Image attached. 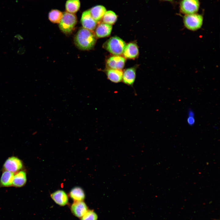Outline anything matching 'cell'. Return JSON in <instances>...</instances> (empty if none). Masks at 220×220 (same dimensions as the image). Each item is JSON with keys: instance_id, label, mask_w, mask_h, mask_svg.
<instances>
[{"instance_id": "1", "label": "cell", "mask_w": 220, "mask_h": 220, "mask_svg": "<svg viewBox=\"0 0 220 220\" xmlns=\"http://www.w3.org/2000/svg\"><path fill=\"white\" fill-rule=\"evenodd\" d=\"M74 42L79 49L88 50L94 46L96 42V37L92 31L82 28L76 34Z\"/></svg>"}, {"instance_id": "2", "label": "cell", "mask_w": 220, "mask_h": 220, "mask_svg": "<svg viewBox=\"0 0 220 220\" xmlns=\"http://www.w3.org/2000/svg\"><path fill=\"white\" fill-rule=\"evenodd\" d=\"M126 45L125 42L120 38L114 36L108 40L103 46L111 53L119 56L123 53Z\"/></svg>"}, {"instance_id": "3", "label": "cell", "mask_w": 220, "mask_h": 220, "mask_svg": "<svg viewBox=\"0 0 220 220\" xmlns=\"http://www.w3.org/2000/svg\"><path fill=\"white\" fill-rule=\"evenodd\" d=\"M77 22V17L74 14L64 12L59 23V27L64 33L70 34L73 31Z\"/></svg>"}, {"instance_id": "4", "label": "cell", "mask_w": 220, "mask_h": 220, "mask_svg": "<svg viewBox=\"0 0 220 220\" xmlns=\"http://www.w3.org/2000/svg\"><path fill=\"white\" fill-rule=\"evenodd\" d=\"M203 21L202 15L197 13L185 15L183 16L184 26L187 29L192 31H196L202 27Z\"/></svg>"}, {"instance_id": "5", "label": "cell", "mask_w": 220, "mask_h": 220, "mask_svg": "<svg viewBox=\"0 0 220 220\" xmlns=\"http://www.w3.org/2000/svg\"><path fill=\"white\" fill-rule=\"evenodd\" d=\"M200 6L199 0H182L179 3L180 11L185 15L197 13Z\"/></svg>"}, {"instance_id": "6", "label": "cell", "mask_w": 220, "mask_h": 220, "mask_svg": "<svg viewBox=\"0 0 220 220\" xmlns=\"http://www.w3.org/2000/svg\"><path fill=\"white\" fill-rule=\"evenodd\" d=\"M23 167L21 160L15 156H11L7 159L3 165L5 170L13 173L20 170Z\"/></svg>"}, {"instance_id": "7", "label": "cell", "mask_w": 220, "mask_h": 220, "mask_svg": "<svg viewBox=\"0 0 220 220\" xmlns=\"http://www.w3.org/2000/svg\"><path fill=\"white\" fill-rule=\"evenodd\" d=\"M88 210L86 204L83 201H74L71 207V210L73 215L80 218Z\"/></svg>"}, {"instance_id": "8", "label": "cell", "mask_w": 220, "mask_h": 220, "mask_svg": "<svg viewBox=\"0 0 220 220\" xmlns=\"http://www.w3.org/2000/svg\"><path fill=\"white\" fill-rule=\"evenodd\" d=\"M81 20L83 28L92 31L97 26V22L91 16L89 10H86L82 13Z\"/></svg>"}, {"instance_id": "9", "label": "cell", "mask_w": 220, "mask_h": 220, "mask_svg": "<svg viewBox=\"0 0 220 220\" xmlns=\"http://www.w3.org/2000/svg\"><path fill=\"white\" fill-rule=\"evenodd\" d=\"M125 61L124 57L115 55L110 57L107 60L106 64L109 69L121 70L124 66Z\"/></svg>"}, {"instance_id": "10", "label": "cell", "mask_w": 220, "mask_h": 220, "mask_svg": "<svg viewBox=\"0 0 220 220\" xmlns=\"http://www.w3.org/2000/svg\"><path fill=\"white\" fill-rule=\"evenodd\" d=\"M52 199L57 204L61 206L67 205L68 203V197L65 191L62 190H57L50 194Z\"/></svg>"}, {"instance_id": "11", "label": "cell", "mask_w": 220, "mask_h": 220, "mask_svg": "<svg viewBox=\"0 0 220 220\" xmlns=\"http://www.w3.org/2000/svg\"><path fill=\"white\" fill-rule=\"evenodd\" d=\"M123 54L124 57L128 59H134L139 54V50L136 44L133 42L129 43L126 45Z\"/></svg>"}, {"instance_id": "12", "label": "cell", "mask_w": 220, "mask_h": 220, "mask_svg": "<svg viewBox=\"0 0 220 220\" xmlns=\"http://www.w3.org/2000/svg\"><path fill=\"white\" fill-rule=\"evenodd\" d=\"M112 29V25L103 23H100L96 29V36L99 38L108 36L110 35Z\"/></svg>"}, {"instance_id": "13", "label": "cell", "mask_w": 220, "mask_h": 220, "mask_svg": "<svg viewBox=\"0 0 220 220\" xmlns=\"http://www.w3.org/2000/svg\"><path fill=\"white\" fill-rule=\"evenodd\" d=\"M90 15L97 22L101 20L106 11L105 8L102 5L95 6L90 10Z\"/></svg>"}, {"instance_id": "14", "label": "cell", "mask_w": 220, "mask_h": 220, "mask_svg": "<svg viewBox=\"0 0 220 220\" xmlns=\"http://www.w3.org/2000/svg\"><path fill=\"white\" fill-rule=\"evenodd\" d=\"M136 77V70L134 68L126 69L123 73L122 79L125 84L130 86L133 84Z\"/></svg>"}, {"instance_id": "15", "label": "cell", "mask_w": 220, "mask_h": 220, "mask_svg": "<svg viewBox=\"0 0 220 220\" xmlns=\"http://www.w3.org/2000/svg\"><path fill=\"white\" fill-rule=\"evenodd\" d=\"M14 173L5 170L2 174L0 180V186L10 187L13 185Z\"/></svg>"}, {"instance_id": "16", "label": "cell", "mask_w": 220, "mask_h": 220, "mask_svg": "<svg viewBox=\"0 0 220 220\" xmlns=\"http://www.w3.org/2000/svg\"><path fill=\"white\" fill-rule=\"evenodd\" d=\"M123 73L121 70L108 69L106 71L108 79L114 83H118L122 81Z\"/></svg>"}, {"instance_id": "17", "label": "cell", "mask_w": 220, "mask_h": 220, "mask_svg": "<svg viewBox=\"0 0 220 220\" xmlns=\"http://www.w3.org/2000/svg\"><path fill=\"white\" fill-rule=\"evenodd\" d=\"M26 182V172L24 170H21L14 175L12 185L21 187L24 185Z\"/></svg>"}, {"instance_id": "18", "label": "cell", "mask_w": 220, "mask_h": 220, "mask_svg": "<svg viewBox=\"0 0 220 220\" xmlns=\"http://www.w3.org/2000/svg\"><path fill=\"white\" fill-rule=\"evenodd\" d=\"M69 195L74 201H83L85 198V194L83 190L79 186L75 187L72 189Z\"/></svg>"}, {"instance_id": "19", "label": "cell", "mask_w": 220, "mask_h": 220, "mask_svg": "<svg viewBox=\"0 0 220 220\" xmlns=\"http://www.w3.org/2000/svg\"><path fill=\"white\" fill-rule=\"evenodd\" d=\"M79 0H68L65 4V8L68 12L75 13L79 10L80 7Z\"/></svg>"}, {"instance_id": "20", "label": "cell", "mask_w": 220, "mask_h": 220, "mask_svg": "<svg viewBox=\"0 0 220 220\" xmlns=\"http://www.w3.org/2000/svg\"><path fill=\"white\" fill-rule=\"evenodd\" d=\"M117 18V16L114 12L108 10L106 11L102 19L103 23L111 25L116 22Z\"/></svg>"}, {"instance_id": "21", "label": "cell", "mask_w": 220, "mask_h": 220, "mask_svg": "<svg viewBox=\"0 0 220 220\" xmlns=\"http://www.w3.org/2000/svg\"><path fill=\"white\" fill-rule=\"evenodd\" d=\"M63 16V13L57 9H53L50 12L48 17L49 20L52 23H59Z\"/></svg>"}, {"instance_id": "22", "label": "cell", "mask_w": 220, "mask_h": 220, "mask_svg": "<svg viewBox=\"0 0 220 220\" xmlns=\"http://www.w3.org/2000/svg\"><path fill=\"white\" fill-rule=\"evenodd\" d=\"M96 213L93 210H88L80 218L81 220H97Z\"/></svg>"}, {"instance_id": "23", "label": "cell", "mask_w": 220, "mask_h": 220, "mask_svg": "<svg viewBox=\"0 0 220 220\" xmlns=\"http://www.w3.org/2000/svg\"><path fill=\"white\" fill-rule=\"evenodd\" d=\"M189 116L187 119V122L189 125H193L195 122L194 119L193 117L194 115H189Z\"/></svg>"}, {"instance_id": "24", "label": "cell", "mask_w": 220, "mask_h": 220, "mask_svg": "<svg viewBox=\"0 0 220 220\" xmlns=\"http://www.w3.org/2000/svg\"><path fill=\"white\" fill-rule=\"evenodd\" d=\"M26 51V49L24 47H20L17 52V53L19 55H21L24 54Z\"/></svg>"}, {"instance_id": "25", "label": "cell", "mask_w": 220, "mask_h": 220, "mask_svg": "<svg viewBox=\"0 0 220 220\" xmlns=\"http://www.w3.org/2000/svg\"><path fill=\"white\" fill-rule=\"evenodd\" d=\"M14 37L17 38L19 40L24 39V38L22 36L20 35L19 34L15 35L14 36Z\"/></svg>"}, {"instance_id": "26", "label": "cell", "mask_w": 220, "mask_h": 220, "mask_svg": "<svg viewBox=\"0 0 220 220\" xmlns=\"http://www.w3.org/2000/svg\"><path fill=\"white\" fill-rule=\"evenodd\" d=\"M161 1H167V2H173L174 0H160Z\"/></svg>"}]
</instances>
